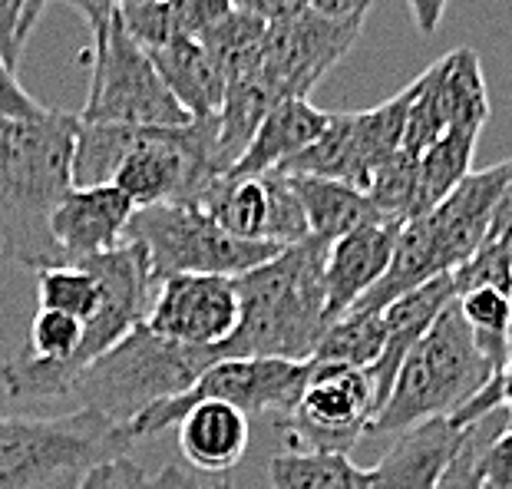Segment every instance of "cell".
Returning a JSON list of instances; mask_svg holds the SVG:
<instances>
[{
	"label": "cell",
	"instance_id": "24",
	"mask_svg": "<svg viewBox=\"0 0 512 489\" xmlns=\"http://www.w3.org/2000/svg\"><path fill=\"white\" fill-rule=\"evenodd\" d=\"M281 103V93L271 86L261 70H252L238 76L225 86V103L219 116V159L225 172L235 166V159L242 156L248 139L255 136L258 123Z\"/></svg>",
	"mask_w": 512,
	"mask_h": 489
},
{
	"label": "cell",
	"instance_id": "4",
	"mask_svg": "<svg viewBox=\"0 0 512 489\" xmlns=\"http://www.w3.org/2000/svg\"><path fill=\"white\" fill-rule=\"evenodd\" d=\"M129 450L126 427L90 407L63 417H0V489H80Z\"/></svg>",
	"mask_w": 512,
	"mask_h": 489
},
{
	"label": "cell",
	"instance_id": "1",
	"mask_svg": "<svg viewBox=\"0 0 512 489\" xmlns=\"http://www.w3.org/2000/svg\"><path fill=\"white\" fill-rule=\"evenodd\" d=\"M324 258L328 242L304 238L245 275L232 278L238 295V324L219 344V361H311L324 318Z\"/></svg>",
	"mask_w": 512,
	"mask_h": 489
},
{
	"label": "cell",
	"instance_id": "7",
	"mask_svg": "<svg viewBox=\"0 0 512 489\" xmlns=\"http://www.w3.org/2000/svg\"><path fill=\"white\" fill-rule=\"evenodd\" d=\"M76 119L126 129H169L185 126L192 116L172 100L146 50H139L119 30L113 14V24L100 37H93L90 93H86V106L83 113H76Z\"/></svg>",
	"mask_w": 512,
	"mask_h": 489
},
{
	"label": "cell",
	"instance_id": "26",
	"mask_svg": "<svg viewBox=\"0 0 512 489\" xmlns=\"http://www.w3.org/2000/svg\"><path fill=\"white\" fill-rule=\"evenodd\" d=\"M136 139V129L126 126H103V123H80L76 119V139H73V166L70 182L76 189L90 186H110L116 166L123 162Z\"/></svg>",
	"mask_w": 512,
	"mask_h": 489
},
{
	"label": "cell",
	"instance_id": "20",
	"mask_svg": "<svg viewBox=\"0 0 512 489\" xmlns=\"http://www.w3.org/2000/svg\"><path fill=\"white\" fill-rule=\"evenodd\" d=\"M486 119H466L453 123L433 146L417 156V202H413V219L427 215L433 205H440L450 189L463 176L473 172V152L483 133Z\"/></svg>",
	"mask_w": 512,
	"mask_h": 489
},
{
	"label": "cell",
	"instance_id": "34",
	"mask_svg": "<svg viewBox=\"0 0 512 489\" xmlns=\"http://www.w3.org/2000/svg\"><path fill=\"white\" fill-rule=\"evenodd\" d=\"M43 106L20 86L17 73L0 60V119H24L37 116Z\"/></svg>",
	"mask_w": 512,
	"mask_h": 489
},
{
	"label": "cell",
	"instance_id": "21",
	"mask_svg": "<svg viewBox=\"0 0 512 489\" xmlns=\"http://www.w3.org/2000/svg\"><path fill=\"white\" fill-rule=\"evenodd\" d=\"M195 209L242 242H268V219H271V186L268 176L258 179H228L219 176L202 189Z\"/></svg>",
	"mask_w": 512,
	"mask_h": 489
},
{
	"label": "cell",
	"instance_id": "37",
	"mask_svg": "<svg viewBox=\"0 0 512 489\" xmlns=\"http://www.w3.org/2000/svg\"><path fill=\"white\" fill-rule=\"evenodd\" d=\"M228 4H232V10H238V14H248V17L261 20L265 27L304 14L301 0H228Z\"/></svg>",
	"mask_w": 512,
	"mask_h": 489
},
{
	"label": "cell",
	"instance_id": "35",
	"mask_svg": "<svg viewBox=\"0 0 512 489\" xmlns=\"http://www.w3.org/2000/svg\"><path fill=\"white\" fill-rule=\"evenodd\" d=\"M146 480L149 476L143 473V466L123 456V460L100 466L80 489H146Z\"/></svg>",
	"mask_w": 512,
	"mask_h": 489
},
{
	"label": "cell",
	"instance_id": "13",
	"mask_svg": "<svg viewBox=\"0 0 512 489\" xmlns=\"http://www.w3.org/2000/svg\"><path fill=\"white\" fill-rule=\"evenodd\" d=\"M509 186L512 166L509 162H496L489 169H476L470 176H463L440 205H433L427 215H420L433 258H437L443 275H453L483 245L496 209L509 199Z\"/></svg>",
	"mask_w": 512,
	"mask_h": 489
},
{
	"label": "cell",
	"instance_id": "12",
	"mask_svg": "<svg viewBox=\"0 0 512 489\" xmlns=\"http://www.w3.org/2000/svg\"><path fill=\"white\" fill-rule=\"evenodd\" d=\"M146 328L182 347H219L238 324L235 281L222 275H176L156 285Z\"/></svg>",
	"mask_w": 512,
	"mask_h": 489
},
{
	"label": "cell",
	"instance_id": "33",
	"mask_svg": "<svg viewBox=\"0 0 512 489\" xmlns=\"http://www.w3.org/2000/svg\"><path fill=\"white\" fill-rule=\"evenodd\" d=\"M146 489H235L228 476H202L189 466L169 463L156 476H149Z\"/></svg>",
	"mask_w": 512,
	"mask_h": 489
},
{
	"label": "cell",
	"instance_id": "10",
	"mask_svg": "<svg viewBox=\"0 0 512 489\" xmlns=\"http://www.w3.org/2000/svg\"><path fill=\"white\" fill-rule=\"evenodd\" d=\"M364 20H324L318 14H298L265 27L261 40V76L281 93V100H308V93L347 57L361 37Z\"/></svg>",
	"mask_w": 512,
	"mask_h": 489
},
{
	"label": "cell",
	"instance_id": "32",
	"mask_svg": "<svg viewBox=\"0 0 512 489\" xmlns=\"http://www.w3.org/2000/svg\"><path fill=\"white\" fill-rule=\"evenodd\" d=\"M172 10V24H176L179 37L199 40L202 34H209L215 24L232 14L228 0H169Z\"/></svg>",
	"mask_w": 512,
	"mask_h": 489
},
{
	"label": "cell",
	"instance_id": "14",
	"mask_svg": "<svg viewBox=\"0 0 512 489\" xmlns=\"http://www.w3.org/2000/svg\"><path fill=\"white\" fill-rule=\"evenodd\" d=\"M136 205L110 186L76 189L70 186L50 215V238L63 265H83L96 255H106L123 242L126 222Z\"/></svg>",
	"mask_w": 512,
	"mask_h": 489
},
{
	"label": "cell",
	"instance_id": "11",
	"mask_svg": "<svg viewBox=\"0 0 512 489\" xmlns=\"http://www.w3.org/2000/svg\"><path fill=\"white\" fill-rule=\"evenodd\" d=\"M417 93L407 110L400 149L410 156H420L433 146L453 123L466 119H489V96L483 67H479L476 50H453L440 63H433L427 73H420Z\"/></svg>",
	"mask_w": 512,
	"mask_h": 489
},
{
	"label": "cell",
	"instance_id": "36",
	"mask_svg": "<svg viewBox=\"0 0 512 489\" xmlns=\"http://www.w3.org/2000/svg\"><path fill=\"white\" fill-rule=\"evenodd\" d=\"M30 0H0V60L17 73L20 63V47H17V27L24 17Z\"/></svg>",
	"mask_w": 512,
	"mask_h": 489
},
{
	"label": "cell",
	"instance_id": "40",
	"mask_svg": "<svg viewBox=\"0 0 512 489\" xmlns=\"http://www.w3.org/2000/svg\"><path fill=\"white\" fill-rule=\"evenodd\" d=\"M446 4H450V0H407L413 24H417V30H420L423 37H433V34H437V27H440V20H443Z\"/></svg>",
	"mask_w": 512,
	"mask_h": 489
},
{
	"label": "cell",
	"instance_id": "23",
	"mask_svg": "<svg viewBox=\"0 0 512 489\" xmlns=\"http://www.w3.org/2000/svg\"><path fill=\"white\" fill-rule=\"evenodd\" d=\"M367 466H357L347 453L288 447L268 460L271 489H367Z\"/></svg>",
	"mask_w": 512,
	"mask_h": 489
},
{
	"label": "cell",
	"instance_id": "16",
	"mask_svg": "<svg viewBox=\"0 0 512 489\" xmlns=\"http://www.w3.org/2000/svg\"><path fill=\"white\" fill-rule=\"evenodd\" d=\"M470 427H456L453 420H430L400 433L394 447L377 466H370L367 489H440L443 473L460 450Z\"/></svg>",
	"mask_w": 512,
	"mask_h": 489
},
{
	"label": "cell",
	"instance_id": "30",
	"mask_svg": "<svg viewBox=\"0 0 512 489\" xmlns=\"http://www.w3.org/2000/svg\"><path fill=\"white\" fill-rule=\"evenodd\" d=\"M364 199L374 219L384 222H410L413 202H417V156L397 149L370 172Z\"/></svg>",
	"mask_w": 512,
	"mask_h": 489
},
{
	"label": "cell",
	"instance_id": "9",
	"mask_svg": "<svg viewBox=\"0 0 512 489\" xmlns=\"http://www.w3.org/2000/svg\"><path fill=\"white\" fill-rule=\"evenodd\" d=\"M377 417L370 371L344 364H311L291 414L278 423L288 447L347 453Z\"/></svg>",
	"mask_w": 512,
	"mask_h": 489
},
{
	"label": "cell",
	"instance_id": "2",
	"mask_svg": "<svg viewBox=\"0 0 512 489\" xmlns=\"http://www.w3.org/2000/svg\"><path fill=\"white\" fill-rule=\"evenodd\" d=\"M76 116L43 110L0 119V242L4 258L27 268L63 265L50 238V215L73 182Z\"/></svg>",
	"mask_w": 512,
	"mask_h": 489
},
{
	"label": "cell",
	"instance_id": "22",
	"mask_svg": "<svg viewBox=\"0 0 512 489\" xmlns=\"http://www.w3.org/2000/svg\"><path fill=\"white\" fill-rule=\"evenodd\" d=\"M288 186L298 199L304 222H308V235L318 242H337L351 228L374 222L367 199L357 189L344 186V182L331 179H308V176H285ZM384 222V219H380Z\"/></svg>",
	"mask_w": 512,
	"mask_h": 489
},
{
	"label": "cell",
	"instance_id": "25",
	"mask_svg": "<svg viewBox=\"0 0 512 489\" xmlns=\"http://www.w3.org/2000/svg\"><path fill=\"white\" fill-rule=\"evenodd\" d=\"M387 328L380 311H347L344 318L328 324L318 347L311 354V364H344L370 371L384 351Z\"/></svg>",
	"mask_w": 512,
	"mask_h": 489
},
{
	"label": "cell",
	"instance_id": "38",
	"mask_svg": "<svg viewBox=\"0 0 512 489\" xmlns=\"http://www.w3.org/2000/svg\"><path fill=\"white\" fill-rule=\"evenodd\" d=\"M308 14L324 20H364L374 0H301Z\"/></svg>",
	"mask_w": 512,
	"mask_h": 489
},
{
	"label": "cell",
	"instance_id": "17",
	"mask_svg": "<svg viewBox=\"0 0 512 489\" xmlns=\"http://www.w3.org/2000/svg\"><path fill=\"white\" fill-rule=\"evenodd\" d=\"M328 126V113L311 100H281L275 110L258 123L242 156L225 172L228 179H258L285 166L298 152L308 149Z\"/></svg>",
	"mask_w": 512,
	"mask_h": 489
},
{
	"label": "cell",
	"instance_id": "18",
	"mask_svg": "<svg viewBox=\"0 0 512 489\" xmlns=\"http://www.w3.org/2000/svg\"><path fill=\"white\" fill-rule=\"evenodd\" d=\"M176 427L185 466L202 476H228L248 453V417L219 400L192 404Z\"/></svg>",
	"mask_w": 512,
	"mask_h": 489
},
{
	"label": "cell",
	"instance_id": "3",
	"mask_svg": "<svg viewBox=\"0 0 512 489\" xmlns=\"http://www.w3.org/2000/svg\"><path fill=\"white\" fill-rule=\"evenodd\" d=\"M499 377L479 354L470 328L456 311V298L433 318L394 374L390 394L367 433H407L420 423L453 417L489 380Z\"/></svg>",
	"mask_w": 512,
	"mask_h": 489
},
{
	"label": "cell",
	"instance_id": "6",
	"mask_svg": "<svg viewBox=\"0 0 512 489\" xmlns=\"http://www.w3.org/2000/svg\"><path fill=\"white\" fill-rule=\"evenodd\" d=\"M123 238L143 245L149 271L156 281L176 275H222L238 278L245 271L265 265L268 258L285 252L271 242H242L222 232L209 215L195 205L166 202L136 209L126 222Z\"/></svg>",
	"mask_w": 512,
	"mask_h": 489
},
{
	"label": "cell",
	"instance_id": "8",
	"mask_svg": "<svg viewBox=\"0 0 512 489\" xmlns=\"http://www.w3.org/2000/svg\"><path fill=\"white\" fill-rule=\"evenodd\" d=\"M304 377H308V361H265V357H252V361H219L195 377L189 390L179 397L159 400V404L146 407L143 414L126 423L129 440H149L176 427L179 417L192 404L202 400H219L245 417H275L278 423L291 414L294 400H298Z\"/></svg>",
	"mask_w": 512,
	"mask_h": 489
},
{
	"label": "cell",
	"instance_id": "15",
	"mask_svg": "<svg viewBox=\"0 0 512 489\" xmlns=\"http://www.w3.org/2000/svg\"><path fill=\"white\" fill-rule=\"evenodd\" d=\"M403 222H364L328 245L324 258V318L334 324L384 278Z\"/></svg>",
	"mask_w": 512,
	"mask_h": 489
},
{
	"label": "cell",
	"instance_id": "5",
	"mask_svg": "<svg viewBox=\"0 0 512 489\" xmlns=\"http://www.w3.org/2000/svg\"><path fill=\"white\" fill-rule=\"evenodd\" d=\"M212 364H219L215 347H182L156 338L146 324H136L76 377L73 394L83 407L126 427L146 407L189 390Z\"/></svg>",
	"mask_w": 512,
	"mask_h": 489
},
{
	"label": "cell",
	"instance_id": "39",
	"mask_svg": "<svg viewBox=\"0 0 512 489\" xmlns=\"http://www.w3.org/2000/svg\"><path fill=\"white\" fill-rule=\"evenodd\" d=\"M63 4H70L76 14L86 20L90 34L100 37L103 30L113 24V14H116V7L123 4V0H63Z\"/></svg>",
	"mask_w": 512,
	"mask_h": 489
},
{
	"label": "cell",
	"instance_id": "31",
	"mask_svg": "<svg viewBox=\"0 0 512 489\" xmlns=\"http://www.w3.org/2000/svg\"><path fill=\"white\" fill-rule=\"evenodd\" d=\"M40 311H60L76 321H90L100 308L103 288L86 265H53L37 271Z\"/></svg>",
	"mask_w": 512,
	"mask_h": 489
},
{
	"label": "cell",
	"instance_id": "27",
	"mask_svg": "<svg viewBox=\"0 0 512 489\" xmlns=\"http://www.w3.org/2000/svg\"><path fill=\"white\" fill-rule=\"evenodd\" d=\"M456 311L493 371L509 374V295L493 288L463 291L456 295Z\"/></svg>",
	"mask_w": 512,
	"mask_h": 489
},
{
	"label": "cell",
	"instance_id": "28",
	"mask_svg": "<svg viewBox=\"0 0 512 489\" xmlns=\"http://www.w3.org/2000/svg\"><path fill=\"white\" fill-rule=\"evenodd\" d=\"M509 222H512V195L496 209L483 245L450 275L456 295L473 291V288H493L509 295V252H512Z\"/></svg>",
	"mask_w": 512,
	"mask_h": 489
},
{
	"label": "cell",
	"instance_id": "29",
	"mask_svg": "<svg viewBox=\"0 0 512 489\" xmlns=\"http://www.w3.org/2000/svg\"><path fill=\"white\" fill-rule=\"evenodd\" d=\"M261 40H265V24L248 14H238V10H232L222 24H215L209 34L199 37L202 47L209 50V57L225 73V83L258 70Z\"/></svg>",
	"mask_w": 512,
	"mask_h": 489
},
{
	"label": "cell",
	"instance_id": "19",
	"mask_svg": "<svg viewBox=\"0 0 512 489\" xmlns=\"http://www.w3.org/2000/svg\"><path fill=\"white\" fill-rule=\"evenodd\" d=\"M149 63L156 67L159 80L166 83V90L172 93L185 113L192 119L215 116L225 103V73L219 70V63L209 57V50L199 40L179 37L166 43V47L146 53Z\"/></svg>",
	"mask_w": 512,
	"mask_h": 489
}]
</instances>
